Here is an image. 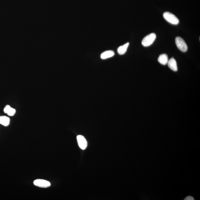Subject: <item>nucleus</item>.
I'll list each match as a JSON object with an SVG mask.
<instances>
[{"label":"nucleus","instance_id":"1a4fd4ad","mask_svg":"<svg viewBox=\"0 0 200 200\" xmlns=\"http://www.w3.org/2000/svg\"><path fill=\"white\" fill-rule=\"evenodd\" d=\"M158 61L162 65H164L167 64L169 61L168 55L166 54L160 55L158 58Z\"/></svg>","mask_w":200,"mask_h":200},{"label":"nucleus","instance_id":"20e7f679","mask_svg":"<svg viewBox=\"0 0 200 200\" xmlns=\"http://www.w3.org/2000/svg\"><path fill=\"white\" fill-rule=\"evenodd\" d=\"M33 183L35 186L40 188H48L51 186V182L43 179H36L33 181Z\"/></svg>","mask_w":200,"mask_h":200},{"label":"nucleus","instance_id":"9b49d317","mask_svg":"<svg viewBox=\"0 0 200 200\" xmlns=\"http://www.w3.org/2000/svg\"><path fill=\"white\" fill-rule=\"evenodd\" d=\"M129 45H130V43H128L118 47L117 49L118 54L120 55H123L125 54L126 51H127Z\"/></svg>","mask_w":200,"mask_h":200},{"label":"nucleus","instance_id":"6e6552de","mask_svg":"<svg viewBox=\"0 0 200 200\" xmlns=\"http://www.w3.org/2000/svg\"><path fill=\"white\" fill-rule=\"evenodd\" d=\"M10 119L8 117L6 116H0V124L5 127H7L10 125Z\"/></svg>","mask_w":200,"mask_h":200},{"label":"nucleus","instance_id":"f257e3e1","mask_svg":"<svg viewBox=\"0 0 200 200\" xmlns=\"http://www.w3.org/2000/svg\"><path fill=\"white\" fill-rule=\"evenodd\" d=\"M156 35L151 33L147 35L144 38L141 42V44L144 47H147L151 45L155 41L156 38Z\"/></svg>","mask_w":200,"mask_h":200},{"label":"nucleus","instance_id":"f03ea898","mask_svg":"<svg viewBox=\"0 0 200 200\" xmlns=\"http://www.w3.org/2000/svg\"><path fill=\"white\" fill-rule=\"evenodd\" d=\"M163 16L165 20L171 24L175 25L179 24V19L172 13L169 12H165L163 14Z\"/></svg>","mask_w":200,"mask_h":200},{"label":"nucleus","instance_id":"39448f33","mask_svg":"<svg viewBox=\"0 0 200 200\" xmlns=\"http://www.w3.org/2000/svg\"><path fill=\"white\" fill-rule=\"evenodd\" d=\"M77 139L79 147L82 150L86 149L88 143L87 141L84 136L81 135L77 136Z\"/></svg>","mask_w":200,"mask_h":200},{"label":"nucleus","instance_id":"f8f14e48","mask_svg":"<svg viewBox=\"0 0 200 200\" xmlns=\"http://www.w3.org/2000/svg\"><path fill=\"white\" fill-rule=\"evenodd\" d=\"M185 200H194V198L191 196H188L186 197L184 199Z\"/></svg>","mask_w":200,"mask_h":200},{"label":"nucleus","instance_id":"9d476101","mask_svg":"<svg viewBox=\"0 0 200 200\" xmlns=\"http://www.w3.org/2000/svg\"><path fill=\"white\" fill-rule=\"evenodd\" d=\"M115 55V53L112 51H107L103 52L100 55L102 59H106L111 58Z\"/></svg>","mask_w":200,"mask_h":200},{"label":"nucleus","instance_id":"7ed1b4c3","mask_svg":"<svg viewBox=\"0 0 200 200\" xmlns=\"http://www.w3.org/2000/svg\"><path fill=\"white\" fill-rule=\"evenodd\" d=\"M175 43L178 48L182 52H186L187 50V46L185 42L180 37H177L175 39Z\"/></svg>","mask_w":200,"mask_h":200},{"label":"nucleus","instance_id":"423d86ee","mask_svg":"<svg viewBox=\"0 0 200 200\" xmlns=\"http://www.w3.org/2000/svg\"><path fill=\"white\" fill-rule=\"evenodd\" d=\"M3 111L5 114H7L9 116H13L15 114L16 110L15 109L11 107L10 105H6L4 107Z\"/></svg>","mask_w":200,"mask_h":200},{"label":"nucleus","instance_id":"0eeeda50","mask_svg":"<svg viewBox=\"0 0 200 200\" xmlns=\"http://www.w3.org/2000/svg\"><path fill=\"white\" fill-rule=\"evenodd\" d=\"M168 65L169 67L174 71L178 70V66L176 60L174 58H171L169 60Z\"/></svg>","mask_w":200,"mask_h":200}]
</instances>
